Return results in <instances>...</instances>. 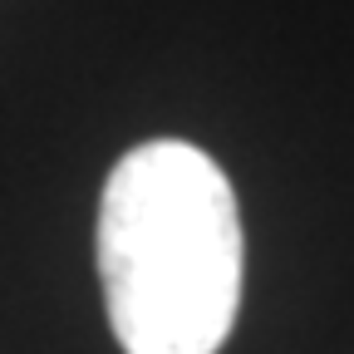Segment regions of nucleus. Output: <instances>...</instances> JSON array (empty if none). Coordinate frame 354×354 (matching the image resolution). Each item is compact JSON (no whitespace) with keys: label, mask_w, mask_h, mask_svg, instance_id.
I'll list each match as a JSON object with an SVG mask.
<instances>
[{"label":"nucleus","mask_w":354,"mask_h":354,"mask_svg":"<svg viewBox=\"0 0 354 354\" xmlns=\"http://www.w3.org/2000/svg\"><path fill=\"white\" fill-rule=\"evenodd\" d=\"M99 281L123 354H216L241 305L232 177L183 138L128 148L99 197Z\"/></svg>","instance_id":"f257e3e1"}]
</instances>
